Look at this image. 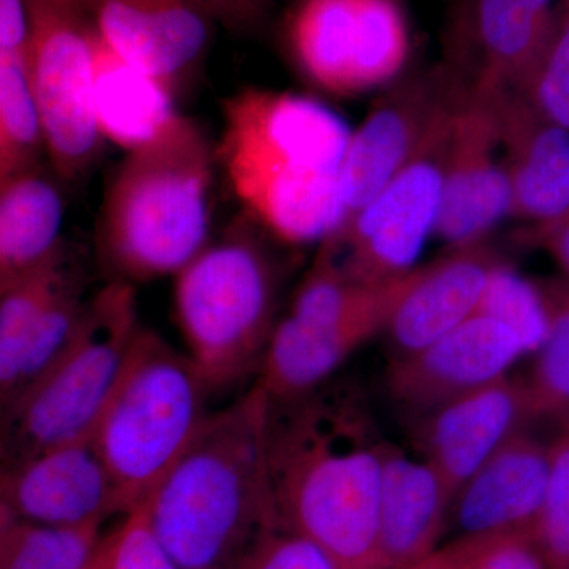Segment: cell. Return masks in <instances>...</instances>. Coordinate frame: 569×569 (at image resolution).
Listing matches in <instances>:
<instances>
[{
	"mask_svg": "<svg viewBox=\"0 0 569 569\" xmlns=\"http://www.w3.org/2000/svg\"><path fill=\"white\" fill-rule=\"evenodd\" d=\"M387 443L365 396L348 385L271 399L266 451L283 529L312 539L346 569H383Z\"/></svg>",
	"mask_w": 569,
	"mask_h": 569,
	"instance_id": "obj_1",
	"label": "cell"
},
{
	"mask_svg": "<svg viewBox=\"0 0 569 569\" xmlns=\"http://www.w3.org/2000/svg\"><path fill=\"white\" fill-rule=\"evenodd\" d=\"M217 163L247 216L287 244L325 241L343 222L346 121L309 97L244 88L222 100Z\"/></svg>",
	"mask_w": 569,
	"mask_h": 569,
	"instance_id": "obj_2",
	"label": "cell"
},
{
	"mask_svg": "<svg viewBox=\"0 0 569 569\" xmlns=\"http://www.w3.org/2000/svg\"><path fill=\"white\" fill-rule=\"evenodd\" d=\"M271 397L260 383L208 421L142 503L179 569H241L280 529L266 433Z\"/></svg>",
	"mask_w": 569,
	"mask_h": 569,
	"instance_id": "obj_3",
	"label": "cell"
},
{
	"mask_svg": "<svg viewBox=\"0 0 569 569\" xmlns=\"http://www.w3.org/2000/svg\"><path fill=\"white\" fill-rule=\"evenodd\" d=\"M216 146L178 114L126 153L104 190L96 246L110 280L178 276L209 242Z\"/></svg>",
	"mask_w": 569,
	"mask_h": 569,
	"instance_id": "obj_4",
	"label": "cell"
},
{
	"mask_svg": "<svg viewBox=\"0 0 569 569\" xmlns=\"http://www.w3.org/2000/svg\"><path fill=\"white\" fill-rule=\"evenodd\" d=\"M264 234L246 213L176 276V321L212 391L260 370L279 323L280 272Z\"/></svg>",
	"mask_w": 569,
	"mask_h": 569,
	"instance_id": "obj_5",
	"label": "cell"
},
{
	"mask_svg": "<svg viewBox=\"0 0 569 569\" xmlns=\"http://www.w3.org/2000/svg\"><path fill=\"white\" fill-rule=\"evenodd\" d=\"M187 353L141 328L93 427L122 515L141 507L201 432L211 395Z\"/></svg>",
	"mask_w": 569,
	"mask_h": 569,
	"instance_id": "obj_6",
	"label": "cell"
},
{
	"mask_svg": "<svg viewBox=\"0 0 569 569\" xmlns=\"http://www.w3.org/2000/svg\"><path fill=\"white\" fill-rule=\"evenodd\" d=\"M132 283L89 298L77 336L54 365L2 406V466L91 438L141 331Z\"/></svg>",
	"mask_w": 569,
	"mask_h": 569,
	"instance_id": "obj_7",
	"label": "cell"
},
{
	"mask_svg": "<svg viewBox=\"0 0 569 569\" xmlns=\"http://www.w3.org/2000/svg\"><path fill=\"white\" fill-rule=\"evenodd\" d=\"M26 73L39 104L48 162L66 187L81 182L104 138L92 104V21L81 0H26Z\"/></svg>",
	"mask_w": 569,
	"mask_h": 569,
	"instance_id": "obj_8",
	"label": "cell"
},
{
	"mask_svg": "<svg viewBox=\"0 0 569 569\" xmlns=\"http://www.w3.org/2000/svg\"><path fill=\"white\" fill-rule=\"evenodd\" d=\"M463 89L413 159L369 204L321 241L318 254L342 274L383 283L413 271L411 266L437 228L452 119Z\"/></svg>",
	"mask_w": 569,
	"mask_h": 569,
	"instance_id": "obj_9",
	"label": "cell"
},
{
	"mask_svg": "<svg viewBox=\"0 0 569 569\" xmlns=\"http://www.w3.org/2000/svg\"><path fill=\"white\" fill-rule=\"evenodd\" d=\"M288 37L302 73L335 96L395 81L410 51L399 0H301Z\"/></svg>",
	"mask_w": 569,
	"mask_h": 569,
	"instance_id": "obj_10",
	"label": "cell"
},
{
	"mask_svg": "<svg viewBox=\"0 0 569 569\" xmlns=\"http://www.w3.org/2000/svg\"><path fill=\"white\" fill-rule=\"evenodd\" d=\"M463 84L445 63L391 82L351 133L342 167V224L413 159Z\"/></svg>",
	"mask_w": 569,
	"mask_h": 569,
	"instance_id": "obj_11",
	"label": "cell"
},
{
	"mask_svg": "<svg viewBox=\"0 0 569 569\" xmlns=\"http://www.w3.org/2000/svg\"><path fill=\"white\" fill-rule=\"evenodd\" d=\"M511 213V182L493 91L466 84L452 119L436 233L451 249L481 242Z\"/></svg>",
	"mask_w": 569,
	"mask_h": 569,
	"instance_id": "obj_12",
	"label": "cell"
},
{
	"mask_svg": "<svg viewBox=\"0 0 569 569\" xmlns=\"http://www.w3.org/2000/svg\"><path fill=\"white\" fill-rule=\"evenodd\" d=\"M526 353L512 329L475 313L430 346L396 356L388 367V395L400 410L422 418L449 400L507 377Z\"/></svg>",
	"mask_w": 569,
	"mask_h": 569,
	"instance_id": "obj_13",
	"label": "cell"
},
{
	"mask_svg": "<svg viewBox=\"0 0 569 569\" xmlns=\"http://www.w3.org/2000/svg\"><path fill=\"white\" fill-rule=\"evenodd\" d=\"M559 11L553 0H456L443 63L471 88H518L548 44Z\"/></svg>",
	"mask_w": 569,
	"mask_h": 569,
	"instance_id": "obj_14",
	"label": "cell"
},
{
	"mask_svg": "<svg viewBox=\"0 0 569 569\" xmlns=\"http://www.w3.org/2000/svg\"><path fill=\"white\" fill-rule=\"evenodd\" d=\"M0 509L54 527L102 526L121 512L118 490L92 438L2 466Z\"/></svg>",
	"mask_w": 569,
	"mask_h": 569,
	"instance_id": "obj_15",
	"label": "cell"
},
{
	"mask_svg": "<svg viewBox=\"0 0 569 569\" xmlns=\"http://www.w3.org/2000/svg\"><path fill=\"white\" fill-rule=\"evenodd\" d=\"M122 58L178 92L203 61L213 18L200 0H81Z\"/></svg>",
	"mask_w": 569,
	"mask_h": 569,
	"instance_id": "obj_16",
	"label": "cell"
},
{
	"mask_svg": "<svg viewBox=\"0 0 569 569\" xmlns=\"http://www.w3.org/2000/svg\"><path fill=\"white\" fill-rule=\"evenodd\" d=\"M530 418L526 381L501 377L419 418L418 451L456 500L468 479Z\"/></svg>",
	"mask_w": 569,
	"mask_h": 569,
	"instance_id": "obj_17",
	"label": "cell"
},
{
	"mask_svg": "<svg viewBox=\"0 0 569 569\" xmlns=\"http://www.w3.org/2000/svg\"><path fill=\"white\" fill-rule=\"evenodd\" d=\"M509 182L511 216L545 230L569 212V132L518 91H493Z\"/></svg>",
	"mask_w": 569,
	"mask_h": 569,
	"instance_id": "obj_18",
	"label": "cell"
},
{
	"mask_svg": "<svg viewBox=\"0 0 569 569\" xmlns=\"http://www.w3.org/2000/svg\"><path fill=\"white\" fill-rule=\"evenodd\" d=\"M552 478V448L520 429L456 497L459 537L535 530Z\"/></svg>",
	"mask_w": 569,
	"mask_h": 569,
	"instance_id": "obj_19",
	"label": "cell"
},
{
	"mask_svg": "<svg viewBox=\"0 0 569 569\" xmlns=\"http://www.w3.org/2000/svg\"><path fill=\"white\" fill-rule=\"evenodd\" d=\"M500 263L493 250L477 242L451 249L436 263L418 268L417 279L387 329L396 356L415 353L473 317Z\"/></svg>",
	"mask_w": 569,
	"mask_h": 569,
	"instance_id": "obj_20",
	"label": "cell"
},
{
	"mask_svg": "<svg viewBox=\"0 0 569 569\" xmlns=\"http://www.w3.org/2000/svg\"><path fill=\"white\" fill-rule=\"evenodd\" d=\"M455 497L436 467L388 441L380 498L383 569H406L436 552Z\"/></svg>",
	"mask_w": 569,
	"mask_h": 569,
	"instance_id": "obj_21",
	"label": "cell"
},
{
	"mask_svg": "<svg viewBox=\"0 0 569 569\" xmlns=\"http://www.w3.org/2000/svg\"><path fill=\"white\" fill-rule=\"evenodd\" d=\"M92 21V20H91ZM92 104L104 141L127 152L156 137L176 116V92L122 58L92 22Z\"/></svg>",
	"mask_w": 569,
	"mask_h": 569,
	"instance_id": "obj_22",
	"label": "cell"
},
{
	"mask_svg": "<svg viewBox=\"0 0 569 569\" xmlns=\"http://www.w3.org/2000/svg\"><path fill=\"white\" fill-rule=\"evenodd\" d=\"M418 269L391 282L351 279L317 254L299 283L288 316L335 335L366 343L387 331L397 306L410 290Z\"/></svg>",
	"mask_w": 569,
	"mask_h": 569,
	"instance_id": "obj_23",
	"label": "cell"
},
{
	"mask_svg": "<svg viewBox=\"0 0 569 569\" xmlns=\"http://www.w3.org/2000/svg\"><path fill=\"white\" fill-rule=\"evenodd\" d=\"M62 186L50 162L0 181V284L43 263L61 247Z\"/></svg>",
	"mask_w": 569,
	"mask_h": 569,
	"instance_id": "obj_24",
	"label": "cell"
},
{
	"mask_svg": "<svg viewBox=\"0 0 569 569\" xmlns=\"http://www.w3.org/2000/svg\"><path fill=\"white\" fill-rule=\"evenodd\" d=\"M43 162L47 137L24 58L0 52V181Z\"/></svg>",
	"mask_w": 569,
	"mask_h": 569,
	"instance_id": "obj_25",
	"label": "cell"
},
{
	"mask_svg": "<svg viewBox=\"0 0 569 569\" xmlns=\"http://www.w3.org/2000/svg\"><path fill=\"white\" fill-rule=\"evenodd\" d=\"M100 527L43 526L0 509V569H82L102 541Z\"/></svg>",
	"mask_w": 569,
	"mask_h": 569,
	"instance_id": "obj_26",
	"label": "cell"
},
{
	"mask_svg": "<svg viewBox=\"0 0 569 569\" xmlns=\"http://www.w3.org/2000/svg\"><path fill=\"white\" fill-rule=\"evenodd\" d=\"M500 321L519 336L527 353H538L548 339L552 310L546 288L500 263L493 269L477 312Z\"/></svg>",
	"mask_w": 569,
	"mask_h": 569,
	"instance_id": "obj_27",
	"label": "cell"
},
{
	"mask_svg": "<svg viewBox=\"0 0 569 569\" xmlns=\"http://www.w3.org/2000/svg\"><path fill=\"white\" fill-rule=\"evenodd\" d=\"M548 291L552 325L545 346L526 381L531 418L556 417L569 411V282Z\"/></svg>",
	"mask_w": 569,
	"mask_h": 569,
	"instance_id": "obj_28",
	"label": "cell"
},
{
	"mask_svg": "<svg viewBox=\"0 0 569 569\" xmlns=\"http://www.w3.org/2000/svg\"><path fill=\"white\" fill-rule=\"evenodd\" d=\"M515 91L569 132V0L559 11L548 44Z\"/></svg>",
	"mask_w": 569,
	"mask_h": 569,
	"instance_id": "obj_29",
	"label": "cell"
},
{
	"mask_svg": "<svg viewBox=\"0 0 569 569\" xmlns=\"http://www.w3.org/2000/svg\"><path fill=\"white\" fill-rule=\"evenodd\" d=\"M445 550L451 569H548L535 530L458 537Z\"/></svg>",
	"mask_w": 569,
	"mask_h": 569,
	"instance_id": "obj_30",
	"label": "cell"
},
{
	"mask_svg": "<svg viewBox=\"0 0 569 569\" xmlns=\"http://www.w3.org/2000/svg\"><path fill=\"white\" fill-rule=\"evenodd\" d=\"M552 448V478L535 537L548 569H569V438L561 433Z\"/></svg>",
	"mask_w": 569,
	"mask_h": 569,
	"instance_id": "obj_31",
	"label": "cell"
},
{
	"mask_svg": "<svg viewBox=\"0 0 569 569\" xmlns=\"http://www.w3.org/2000/svg\"><path fill=\"white\" fill-rule=\"evenodd\" d=\"M110 538V569H179L153 533L146 508L138 507Z\"/></svg>",
	"mask_w": 569,
	"mask_h": 569,
	"instance_id": "obj_32",
	"label": "cell"
},
{
	"mask_svg": "<svg viewBox=\"0 0 569 569\" xmlns=\"http://www.w3.org/2000/svg\"><path fill=\"white\" fill-rule=\"evenodd\" d=\"M241 569H346L312 539L277 529L250 553Z\"/></svg>",
	"mask_w": 569,
	"mask_h": 569,
	"instance_id": "obj_33",
	"label": "cell"
},
{
	"mask_svg": "<svg viewBox=\"0 0 569 569\" xmlns=\"http://www.w3.org/2000/svg\"><path fill=\"white\" fill-rule=\"evenodd\" d=\"M213 21L233 32L254 31L268 17L272 0H200Z\"/></svg>",
	"mask_w": 569,
	"mask_h": 569,
	"instance_id": "obj_34",
	"label": "cell"
},
{
	"mask_svg": "<svg viewBox=\"0 0 569 569\" xmlns=\"http://www.w3.org/2000/svg\"><path fill=\"white\" fill-rule=\"evenodd\" d=\"M28 39L26 0H0V52L22 54Z\"/></svg>",
	"mask_w": 569,
	"mask_h": 569,
	"instance_id": "obj_35",
	"label": "cell"
},
{
	"mask_svg": "<svg viewBox=\"0 0 569 569\" xmlns=\"http://www.w3.org/2000/svg\"><path fill=\"white\" fill-rule=\"evenodd\" d=\"M527 239L546 247L569 279V212L549 228L527 234Z\"/></svg>",
	"mask_w": 569,
	"mask_h": 569,
	"instance_id": "obj_36",
	"label": "cell"
},
{
	"mask_svg": "<svg viewBox=\"0 0 569 569\" xmlns=\"http://www.w3.org/2000/svg\"><path fill=\"white\" fill-rule=\"evenodd\" d=\"M406 569H451V565H449L447 550L441 548L430 553L425 560L418 561V563Z\"/></svg>",
	"mask_w": 569,
	"mask_h": 569,
	"instance_id": "obj_37",
	"label": "cell"
},
{
	"mask_svg": "<svg viewBox=\"0 0 569 569\" xmlns=\"http://www.w3.org/2000/svg\"><path fill=\"white\" fill-rule=\"evenodd\" d=\"M82 569H110V538H102L92 559Z\"/></svg>",
	"mask_w": 569,
	"mask_h": 569,
	"instance_id": "obj_38",
	"label": "cell"
},
{
	"mask_svg": "<svg viewBox=\"0 0 569 569\" xmlns=\"http://www.w3.org/2000/svg\"><path fill=\"white\" fill-rule=\"evenodd\" d=\"M565 430H563V436H567L569 438V411L567 415H565Z\"/></svg>",
	"mask_w": 569,
	"mask_h": 569,
	"instance_id": "obj_39",
	"label": "cell"
}]
</instances>
